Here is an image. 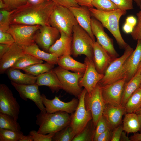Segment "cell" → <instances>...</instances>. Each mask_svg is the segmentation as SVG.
<instances>
[{
    "mask_svg": "<svg viewBox=\"0 0 141 141\" xmlns=\"http://www.w3.org/2000/svg\"><path fill=\"white\" fill-rule=\"evenodd\" d=\"M71 55L65 54L58 57L57 64L65 70L84 73L86 68L85 63L75 60L71 57Z\"/></svg>",
    "mask_w": 141,
    "mask_h": 141,
    "instance_id": "cell-26",
    "label": "cell"
},
{
    "mask_svg": "<svg viewBox=\"0 0 141 141\" xmlns=\"http://www.w3.org/2000/svg\"><path fill=\"white\" fill-rule=\"evenodd\" d=\"M73 14L79 25L89 34L94 41L95 37L91 29V15L88 7L79 6L69 8Z\"/></svg>",
    "mask_w": 141,
    "mask_h": 141,
    "instance_id": "cell-19",
    "label": "cell"
},
{
    "mask_svg": "<svg viewBox=\"0 0 141 141\" xmlns=\"http://www.w3.org/2000/svg\"><path fill=\"white\" fill-rule=\"evenodd\" d=\"M137 114H141V107L135 113Z\"/></svg>",
    "mask_w": 141,
    "mask_h": 141,
    "instance_id": "cell-58",
    "label": "cell"
},
{
    "mask_svg": "<svg viewBox=\"0 0 141 141\" xmlns=\"http://www.w3.org/2000/svg\"><path fill=\"white\" fill-rule=\"evenodd\" d=\"M123 131V127L122 126H118L115 128L112 134L111 141H120L121 134Z\"/></svg>",
    "mask_w": 141,
    "mask_h": 141,
    "instance_id": "cell-47",
    "label": "cell"
},
{
    "mask_svg": "<svg viewBox=\"0 0 141 141\" xmlns=\"http://www.w3.org/2000/svg\"><path fill=\"white\" fill-rule=\"evenodd\" d=\"M41 96L43 103L48 113L63 111L72 114L75 111L79 102V99L77 98H73L69 102H65L56 96L52 99H48L43 94H41Z\"/></svg>",
    "mask_w": 141,
    "mask_h": 141,
    "instance_id": "cell-17",
    "label": "cell"
},
{
    "mask_svg": "<svg viewBox=\"0 0 141 141\" xmlns=\"http://www.w3.org/2000/svg\"><path fill=\"white\" fill-rule=\"evenodd\" d=\"M140 88H141V85H140Z\"/></svg>",
    "mask_w": 141,
    "mask_h": 141,
    "instance_id": "cell-60",
    "label": "cell"
},
{
    "mask_svg": "<svg viewBox=\"0 0 141 141\" xmlns=\"http://www.w3.org/2000/svg\"><path fill=\"white\" fill-rule=\"evenodd\" d=\"M91 120L81 132L75 136L72 141L93 140L95 127L93 122L92 123Z\"/></svg>",
    "mask_w": 141,
    "mask_h": 141,
    "instance_id": "cell-34",
    "label": "cell"
},
{
    "mask_svg": "<svg viewBox=\"0 0 141 141\" xmlns=\"http://www.w3.org/2000/svg\"><path fill=\"white\" fill-rule=\"evenodd\" d=\"M12 86L18 92L20 97L27 101L29 99L33 101L43 113L46 112V108L42 101L41 95L39 89V86L35 83L30 84H22L11 81Z\"/></svg>",
    "mask_w": 141,
    "mask_h": 141,
    "instance_id": "cell-15",
    "label": "cell"
},
{
    "mask_svg": "<svg viewBox=\"0 0 141 141\" xmlns=\"http://www.w3.org/2000/svg\"><path fill=\"white\" fill-rule=\"evenodd\" d=\"M141 63V39L137 40L135 49L124 62L122 68V76L126 83L136 74Z\"/></svg>",
    "mask_w": 141,
    "mask_h": 141,
    "instance_id": "cell-18",
    "label": "cell"
},
{
    "mask_svg": "<svg viewBox=\"0 0 141 141\" xmlns=\"http://www.w3.org/2000/svg\"><path fill=\"white\" fill-rule=\"evenodd\" d=\"M123 129L128 133H134L140 130V124L137 114L135 113H127L123 120Z\"/></svg>",
    "mask_w": 141,
    "mask_h": 141,
    "instance_id": "cell-29",
    "label": "cell"
},
{
    "mask_svg": "<svg viewBox=\"0 0 141 141\" xmlns=\"http://www.w3.org/2000/svg\"><path fill=\"white\" fill-rule=\"evenodd\" d=\"M108 127L107 121L102 115L98 120L96 126L93 141H95L98 136L105 131Z\"/></svg>",
    "mask_w": 141,
    "mask_h": 141,
    "instance_id": "cell-39",
    "label": "cell"
},
{
    "mask_svg": "<svg viewBox=\"0 0 141 141\" xmlns=\"http://www.w3.org/2000/svg\"><path fill=\"white\" fill-rule=\"evenodd\" d=\"M93 51V60L95 68L98 73L104 74L107 68L114 59L96 41L94 42Z\"/></svg>",
    "mask_w": 141,
    "mask_h": 141,
    "instance_id": "cell-20",
    "label": "cell"
},
{
    "mask_svg": "<svg viewBox=\"0 0 141 141\" xmlns=\"http://www.w3.org/2000/svg\"><path fill=\"white\" fill-rule=\"evenodd\" d=\"M84 88L79 98V102L75 111L70 114V125L72 128L75 136L79 134L92 119L90 111L87 110L85 107L84 98L87 93Z\"/></svg>",
    "mask_w": 141,
    "mask_h": 141,
    "instance_id": "cell-10",
    "label": "cell"
},
{
    "mask_svg": "<svg viewBox=\"0 0 141 141\" xmlns=\"http://www.w3.org/2000/svg\"><path fill=\"white\" fill-rule=\"evenodd\" d=\"M56 5L51 0L37 3H28L14 10L10 17L11 24L50 25L49 18Z\"/></svg>",
    "mask_w": 141,
    "mask_h": 141,
    "instance_id": "cell-1",
    "label": "cell"
},
{
    "mask_svg": "<svg viewBox=\"0 0 141 141\" xmlns=\"http://www.w3.org/2000/svg\"><path fill=\"white\" fill-rule=\"evenodd\" d=\"M20 106L11 91L5 84H0V113L9 115L17 121Z\"/></svg>",
    "mask_w": 141,
    "mask_h": 141,
    "instance_id": "cell-11",
    "label": "cell"
},
{
    "mask_svg": "<svg viewBox=\"0 0 141 141\" xmlns=\"http://www.w3.org/2000/svg\"><path fill=\"white\" fill-rule=\"evenodd\" d=\"M118 9L125 10H132L133 8V0H111Z\"/></svg>",
    "mask_w": 141,
    "mask_h": 141,
    "instance_id": "cell-42",
    "label": "cell"
},
{
    "mask_svg": "<svg viewBox=\"0 0 141 141\" xmlns=\"http://www.w3.org/2000/svg\"><path fill=\"white\" fill-rule=\"evenodd\" d=\"M78 5L80 6L93 8L92 4V0H75Z\"/></svg>",
    "mask_w": 141,
    "mask_h": 141,
    "instance_id": "cell-48",
    "label": "cell"
},
{
    "mask_svg": "<svg viewBox=\"0 0 141 141\" xmlns=\"http://www.w3.org/2000/svg\"><path fill=\"white\" fill-rule=\"evenodd\" d=\"M75 136L70 125L55 133L52 138L54 141H72Z\"/></svg>",
    "mask_w": 141,
    "mask_h": 141,
    "instance_id": "cell-36",
    "label": "cell"
},
{
    "mask_svg": "<svg viewBox=\"0 0 141 141\" xmlns=\"http://www.w3.org/2000/svg\"><path fill=\"white\" fill-rule=\"evenodd\" d=\"M54 65L48 62L44 63H38L32 65L23 69L26 73L37 76L53 69Z\"/></svg>",
    "mask_w": 141,
    "mask_h": 141,
    "instance_id": "cell-32",
    "label": "cell"
},
{
    "mask_svg": "<svg viewBox=\"0 0 141 141\" xmlns=\"http://www.w3.org/2000/svg\"><path fill=\"white\" fill-rule=\"evenodd\" d=\"M50 25L72 36L74 26L78 24L73 14L68 8L56 5L49 19Z\"/></svg>",
    "mask_w": 141,
    "mask_h": 141,
    "instance_id": "cell-5",
    "label": "cell"
},
{
    "mask_svg": "<svg viewBox=\"0 0 141 141\" xmlns=\"http://www.w3.org/2000/svg\"><path fill=\"white\" fill-rule=\"evenodd\" d=\"M130 139L131 141H141V133L134 134Z\"/></svg>",
    "mask_w": 141,
    "mask_h": 141,
    "instance_id": "cell-52",
    "label": "cell"
},
{
    "mask_svg": "<svg viewBox=\"0 0 141 141\" xmlns=\"http://www.w3.org/2000/svg\"><path fill=\"white\" fill-rule=\"evenodd\" d=\"M137 23L131 35L134 40L141 39V10L136 14Z\"/></svg>",
    "mask_w": 141,
    "mask_h": 141,
    "instance_id": "cell-40",
    "label": "cell"
},
{
    "mask_svg": "<svg viewBox=\"0 0 141 141\" xmlns=\"http://www.w3.org/2000/svg\"><path fill=\"white\" fill-rule=\"evenodd\" d=\"M84 62L86 68L83 77L79 80V84L81 87H84L87 93L90 94L103 78L104 74L99 73L97 70L93 60L86 57Z\"/></svg>",
    "mask_w": 141,
    "mask_h": 141,
    "instance_id": "cell-14",
    "label": "cell"
},
{
    "mask_svg": "<svg viewBox=\"0 0 141 141\" xmlns=\"http://www.w3.org/2000/svg\"><path fill=\"white\" fill-rule=\"evenodd\" d=\"M137 4V6L141 9V0H133Z\"/></svg>",
    "mask_w": 141,
    "mask_h": 141,
    "instance_id": "cell-56",
    "label": "cell"
},
{
    "mask_svg": "<svg viewBox=\"0 0 141 141\" xmlns=\"http://www.w3.org/2000/svg\"><path fill=\"white\" fill-rule=\"evenodd\" d=\"M91 16L98 21L104 27L107 29L115 38L119 47L125 49L128 45L123 39L119 27V22L121 17L126 11L118 9L114 10L104 11L93 8L88 7Z\"/></svg>",
    "mask_w": 141,
    "mask_h": 141,
    "instance_id": "cell-2",
    "label": "cell"
},
{
    "mask_svg": "<svg viewBox=\"0 0 141 141\" xmlns=\"http://www.w3.org/2000/svg\"><path fill=\"white\" fill-rule=\"evenodd\" d=\"M55 133L46 134L38 133L35 130L31 131L29 134L32 136L33 141H52Z\"/></svg>",
    "mask_w": 141,
    "mask_h": 141,
    "instance_id": "cell-41",
    "label": "cell"
},
{
    "mask_svg": "<svg viewBox=\"0 0 141 141\" xmlns=\"http://www.w3.org/2000/svg\"><path fill=\"white\" fill-rule=\"evenodd\" d=\"M25 53L22 48L15 42L12 44L8 50L0 58V74L5 73Z\"/></svg>",
    "mask_w": 141,
    "mask_h": 141,
    "instance_id": "cell-21",
    "label": "cell"
},
{
    "mask_svg": "<svg viewBox=\"0 0 141 141\" xmlns=\"http://www.w3.org/2000/svg\"><path fill=\"white\" fill-rule=\"evenodd\" d=\"M17 121L9 115L0 113V129L20 131L21 127Z\"/></svg>",
    "mask_w": 141,
    "mask_h": 141,
    "instance_id": "cell-33",
    "label": "cell"
},
{
    "mask_svg": "<svg viewBox=\"0 0 141 141\" xmlns=\"http://www.w3.org/2000/svg\"><path fill=\"white\" fill-rule=\"evenodd\" d=\"M0 9H6L9 10L7 5L2 0H0Z\"/></svg>",
    "mask_w": 141,
    "mask_h": 141,
    "instance_id": "cell-54",
    "label": "cell"
},
{
    "mask_svg": "<svg viewBox=\"0 0 141 141\" xmlns=\"http://www.w3.org/2000/svg\"><path fill=\"white\" fill-rule=\"evenodd\" d=\"M140 124V131L141 133V114H137Z\"/></svg>",
    "mask_w": 141,
    "mask_h": 141,
    "instance_id": "cell-57",
    "label": "cell"
},
{
    "mask_svg": "<svg viewBox=\"0 0 141 141\" xmlns=\"http://www.w3.org/2000/svg\"><path fill=\"white\" fill-rule=\"evenodd\" d=\"M93 7L99 10L108 11L118 9L111 0H92Z\"/></svg>",
    "mask_w": 141,
    "mask_h": 141,
    "instance_id": "cell-37",
    "label": "cell"
},
{
    "mask_svg": "<svg viewBox=\"0 0 141 141\" xmlns=\"http://www.w3.org/2000/svg\"><path fill=\"white\" fill-rule=\"evenodd\" d=\"M126 113L124 107H116L106 104L103 115L107 121L108 127L112 130L119 126L122 116Z\"/></svg>",
    "mask_w": 141,
    "mask_h": 141,
    "instance_id": "cell-22",
    "label": "cell"
},
{
    "mask_svg": "<svg viewBox=\"0 0 141 141\" xmlns=\"http://www.w3.org/2000/svg\"><path fill=\"white\" fill-rule=\"evenodd\" d=\"M137 72H139L141 75V63H140Z\"/></svg>",
    "mask_w": 141,
    "mask_h": 141,
    "instance_id": "cell-59",
    "label": "cell"
},
{
    "mask_svg": "<svg viewBox=\"0 0 141 141\" xmlns=\"http://www.w3.org/2000/svg\"><path fill=\"white\" fill-rule=\"evenodd\" d=\"M41 26L12 24L7 32L11 35L15 42L23 48L35 43V35Z\"/></svg>",
    "mask_w": 141,
    "mask_h": 141,
    "instance_id": "cell-7",
    "label": "cell"
},
{
    "mask_svg": "<svg viewBox=\"0 0 141 141\" xmlns=\"http://www.w3.org/2000/svg\"><path fill=\"white\" fill-rule=\"evenodd\" d=\"M28 3H37L47 0H27Z\"/></svg>",
    "mask_w": 141,
    "mask_h": 141,
    "instance_id": "cell-55",
    "label": "cell"
},
{
    "mask_svg": "<svg viewBox=\"0 0 141 141\" xmlns=\"http://www.w3.org/2000/svg\"><path fill=\"white\" fill-rule=\"evenodd\" d=\"M123 54L114 59L107 68L103 78L98 83L101 86L110 84L123 78L122 70L124 64L134 50L129 45L125 49Z\"/></svg>",
    "mask_w": 141,
    "mask_h": 141,
    "instance_id": "cell-8",
    "label": "cell"
},
{
    "mask_svg": "<svg viewBox=\"0 0 141 141\" xmlns=\"http://www.w3.org/2000/svg\"><path fill=\"white\" fill-rule=\"evenodd\" d=\"M24 135L20 131L0 129V141H20Z\"/></svg>",
    "mask_w": 141,
    "mask_h": 141,
    "instance_id": "cell-35",
    "label": "cell"
},
{
    "mask_svg": "<svg viewBox=\"0 0 141 141\" xmlns=\"http://www.w3.org/2000/svg\"><path fill=\"white\" fill-rule=\"evenodd\" d=\"M120 141H131L130 138L127 136L126 133L123 131L121 133L120 139Z\"/></svg>",
    "mask_w": 141,
    "mask_h": 141,
    "instance_id": "cell-53",
    "label": "cell"
},
{
    "mask_svg": "<svg viewBox=\"0 0 141 141\" xmlns=\"http://www.w3.org/2000/svg\"><path fill=\"white\" fill-rule=\"evenodd\" d=\"M126 80L124 78L110 84L101 86L102 94L106 103L120 107Z\"/></svg>",
    "mask_w": 141,
    "mask_h": 141,
    "instance_id": "cell-12",
    "label": "cell"
},
{
    "mask_svg": "<svg viewBox=\"0 0 141 141\" xmlns=\"http://www.w3.org/2000/svg\"><path fill=\"white\" fill-rule=\"evenodd\" d=\"M134 28V27L126 22H125L123 27V31L127 34L131 33L133 31Z\"/></svg>",
    "mask_w": 141,
    "mask_h": 141,
    "instance_id": "cell-51",
    "label": "cell"
},
{
    "mask_svg": "<svg viewBox=\"0 0 141 141\" xmlns=\"http://www.w3.org/2000/svg\"><path fill=\"white\" fill-rule=\"evenodd\" d=\"M66 92L79 98L83 89L79 84V81L84 73L72 72L59 66L53 69Z\"/></svg>",
    "mask_w": 141,
    "mask_h": 141,
    "instance_id": "cell-6",
    "label": "cell"
},
{
    "mask_svg": "<svg viewBox=\"0 0 141 141\" xmlns=\"http://www.w3.org/2000/svg\"><path fill=\"white\" fill-rule=\"evenodd\" d=\"M124 107L127 113H135L141 107V88H138L131 95Z\"/></svg>",
    "mask_w": 141,
    "mask_h": 141,
    "instance_id": "cell-30",
    "label": "cell"
},
{
    "mask_svg": "<svg viewBox=\"0 0 141 141\" xmlns=\"http://www.w3.org/2000/svg\"><path fill=\"white\" fill-rule=\"evenodd\" d=\"M11 45L0 44V58L8 50Z\"/></svg>",
    "mask_w": 141,
    "mask_h": 141,
    "instance_id": "cell-50",
    "label": "cell"
},
{
    "mask_svg": "<svg viewBox=\"0 0 141 141\" xmlns=\"http://www.w3.org/2000/svg\"><path fill=\"white\" fill-rule=\"evenodd\" d=\"M15 43L11 35L7 32L0 31V44L11 45Z\"/></svg>",
    "mask_w": 141,
    "mask_h": 141,
    "instance_id": "cell-44",
    "label": "cell"
},
{
    "mask_svg": "<svg viewBox=\"0 0 141 141\" xmlns=\"http://www.w3.org/2000/svg\"><path fill=\"white\" fill-rule=\"evenodd\" d=\"M7 5L8 9L13 10L25 5L28 2L27 0H2Z\"/></svg>",
    "mask_w": 141,
    "mask_h": 141,
    "instance_id": "cell-43",
    "label": "cell"
},
{
    "mask_svg": "<svg viewBox=\"0 0 141 141\" xmlns=\"http://www.w3.org/2000/svg\"><path fill=\"white\" fill-rule=\"evenodd\" d=\"M6 72L9 79L16 83L30 84L36 83L37 76L26 73H23L19 69L10 68Z\"/></svg>",
    "mask_w": 141,
    "mask_h": 141,
    "instance_id": "cell-27",
    "label": "cell"
},
{
    "mask_svg": "<svg viewBox=\"0 0 141 141\" xmlns=\"http://www.w3.org/2000/svg\"><path fill=\"white\" fill-rule=\"evenodd\" d=\"M60 36V31L50 25L41 26L35 34V42L44 51L48 52L50 48Z\"/></svg>",
    "mask_w": 141,
    "mask_h": 141,
    "instance_id": "cell-16",
    "label": "cell"
},
{
    "mask_svg": "<svg viewBox=\"0 0 141 141\" xmlns=\"http://www.w3.org/2000/svg\"><path fill=\"white\" fill-rule=\"evenodd\" d=\"M60 36L49 48L48 52L58 57L65 54L71 55L72 36H70L62 31H60Z\"/></svg>",
    "mask_w": 141,
    "mask_h": 141,
    "instance_id": "cell-23",
    "label": "cell"
},
{
    "mask_svg": "<svg viewBox=\"0 0 141 141\" xmlns=\"http://www.w3.org/2000/svg\"><path fill=\"white\" fill-rule=\"evenodd\" d=\"M111 130L108 127L105 131L98 136L95 141H111L112 135Z\"/></svg>",
    "mask_w": 141,
    "mask_h": 141,
    "instance_id": "cell-46",
    "label": "cell"
},
{
    "mask_svg": "<svg viewBox=\"0 0 141 141\" xmlns=\"http://www.w3.org/2000/svg\"><path fill=\"white\" fill-rule=\"evenodd\" d=\"M84 103L86 109L91 113L92 120L96 127L98 120L103 115L106 104L102 96L101 86L98 83L90 94L87 92Z\"/></svg>",
    "mask_w": 141,
    "mask_h": 141,
    "instance_id": "cell-9",
    "label": "cell"
},
{
    "mask_svg": "<svg viewBox=\"0 0 141 141\" xmlns=\"http://www.w3.org/2000/svg\"><path fill=\"white\" fill-rule=\"evenodd\" d=\"M104 27L99 21L92 17L91 29L93 34L96 38V41L112 58L114 59L118 58L119 55L114 48L113 40L106 33Z\"/></svg>",
    "mask_w": 141,
    "mask_h": 141,
    "instance_id": "cell-13",
    "label": "cell"
},
{
    "mask_svg": "<svg viewBox=\"0 0 141 141\" xmlns=\"http://www.w3.org/2000/svg\"><path fill=\"white\" fill-rule=\"evenodd\" d=\"M42 60L28 54L25 53L20 57L11 68L19 70L38 63H43Z\"/></svg>",
    "mask_w": 141,
    "mask_h": 141,
    "instance_id": "cell-31",
    "label": "cell"
},
{
    "mask_svg": "<svg viewBox=\"0 0 141 141\" xmlns=\"http://www.w3.org/2000/svg\"><path fill=\"white\" fill-rule=\"evenodd\" d=\"M57 5L69 8L73 7H77L78 5L75 0H51Z\"/></svg>",
    "mask_w": 141,
    "mask_h": 141,
    "instance_id": "cell-45",
    "label": "cell"
},
{
    "mask_svg": "<svg viewBox=\"0 0 141 141\" xmlns=\"http://www.w3.org/2000/svg\"><path fill=\"white\" fill-rule=\"evenodd\" d=\"M71 55L74 57L84 55L93 60L94 41L88 33L78 24L72 30Z\"/></svg>",
    "mask_w": 141,
    "mask_h": 141,
    "instance_id": "cell-4",
    "label": "cell"
},
{
    "mask_svg": "<svg viewBox=\"0 0 141 141\" xmlns=\"http://www.w3.org/2000/svg\"><path fill=\"white\" fill-rule=\"evenodd\" d=\"M14 10L9 11L6 9H0V31L7 32L11 25L10 17Z\"/></svg>",
    "mask_w": 141,
    "mask_h": 141,
    "instance_id": "cell-38",
    "label": "cell"
},
{
    "mask_svg": "<svg viewBox=\"0 0 141 141\" xmlns=\"http://www.w3.org/2000/svg\"><path fill=\"white\" fill-rule=\"evenodd\" d=\"M125 22L131 25L134 28L137 24V19L133 16H129L126 19Z\"/></svg>",
    "mask_w": 141,
    "mask_h": 141,
    "instance_id": "cell-49",
    "label": "cell"
},
{
    "mask_svg": "<svg viewBox=\"0 0 141 141\" xmlns=\"http://www.w3.org/2000/svg\"><path fill=\"white\" fill-rule=\"evenodd\" d=\"M141 84V75L137 72L130 80L126 83L121 100V105L124 107L131 95L138 88Z\"/></svg>",
    "mask_w": 141,
    "mask_h": 141,
    "instance_id": "cell-28",
    "label": "cell"
},
{
    "mask_svg": "<svg viewBox=\"0 0 141 141\" xmlns=\"http://www.w3.org/2000/svg\"><path fill=\"white\" fill-rule=\"evenodd\" d=\"M22 48L25 53L30 54L38 59L45 61L54 65L57 64L58 57L54 54L42 50L35 43Z\"/></svg>",
    "mask_w": 141,
    "mask_h": 141,
    "instance_id": "cell-25",
    "label": "cell"
},
{
    "mask_svg": "<svg viewBox=\"0 0 141 141\" xmlns=\"http://www.w3.org/2000/svg\"><path fill=\"white\" fill-rule=\"evenodd\" d=\"M70 115L64 111L40 112L36 116V124L39 127L37 132L44 134L55 133L70 125Z\"/></svg>",
    "mask_w": 141,
    "mask_h": 141,
    "instance_id": "cell-3",
    "label": "cell"
},
{
    "mask_svg": "<svg viewBox=\"0 0 141 141\" xmlns=\"http://www.w3.org/2000/svg\"><path fill=\"white\" fill-rule=\"evenodd\" d=\"M36 83L39 86H48L53 93L63 89L62 84L53 69L37 76Z\"/></svg>",
    "mask_w": 141,
    "mask_h": 141,
    "instance_id": "cell-24",
    "label": "cell"
}]
</instances>
